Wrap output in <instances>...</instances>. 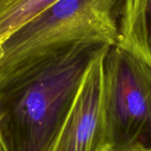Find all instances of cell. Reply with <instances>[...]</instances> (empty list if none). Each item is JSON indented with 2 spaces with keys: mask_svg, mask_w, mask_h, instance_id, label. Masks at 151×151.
Segmentation results:
<instances>
[{
  "mask_svg": "<svg viewBox=\"0 0 151 151\" xmlns=\"http://www.w3.org/2000/svg\"><path fill=\"white\" fill-rule=\"evenodd\" d=\"M58 0H19L0 12V43L12 32Z\"/></svg>",
  "mask_w": 151,
  "mask_h": 151,
  "instance_id": "5b68a950",
  "label": "cell"
},
{
  "mask_svg": "<svg viewBox=\"0 0 151 151\" xmlns=\"http://www.w3.org/2000/svg\"><path fill=\"white\" fill-rule=\"evenodd\" d=\"M151 65V0H126L119 44Z\"/></svg>",
  "mask_w": 151,
  "mask_h": 151,
  "instance_id": "277c9868",
  "label": "cell"
},
{
  "mask_svg": "<svg viewBox=\"0 0 151 151\" xmlns=\"http://www.w3.org/2000/svg\"><path fill=\"white\" fill-rule=\"evenodd\" d=\"M19 0H0V12L8 9L12 5L18 3Z\"/></svg>",
  "mask_w": 151,
  "mask_h": 151,
  "instance_id": "52a82bcc",
  "label": "cell"
},
{
  "mask_svg": "<svg viewBox=\"0 0 151 151\" xmlns=\"http://www.w3.org/2000/svg\"><path fill=\"white\" fill-rule=\"evenodd\" d=\"M111 44L71 42L36 65L0 81L3 151H51L93 62Z\"/></svg>",
  "mask_w": 151,
  "mask_h": 151,
  "instance_id": "6da1fadb",
  "label": "cell"
},
{
  "mask_svg": "<svg viewBox=\"0 0 151 151\" xmlns=\"http://www.w3.org/2000/svg\"><path fill=\"white\" fill-rule=\"evenodd\" d=\"M107 151H151V148L139 144V145L131 146V147H127V148H122V149L110 148Z\"/></svg>",
  "mask_w": 151,
  "mask_h": 151,
  "instance_id": "8992f818",
  "label": "cell"
},
{
  "mask_svg": "<svg viewBox=\"0 0 151 151\" xmlns=\"http://www.w3.org/2000/svg\"><path fill=\"white\" fill-rule=\"evenodd\" d=\"M0 151H3V150H2V148H1V146H0Z\"/></svg>",
  "mask_w": 151,
  "mask_h": 151,
  "instance_id": "9c48e42d",
  "label": "cell"
},
{
  "mask_svg": "<svg viewBox=\"0 0 151 151\" xmlns=\"http://www.w3.org/2000/svg\"><path fill=\"white\" fill-rule=\"evenodd\" d=\"M105 52L93 62L86 73L51 151H107L110 149L103 90Z\"/></svg>",
  "mask_w": 151,
  "mask_h": 151,
  "instance_id": "3957f363",
  "label": "cell"
},
{
  "mask_svg": "<svg viewBox=\"0 0 151 151\" xmlns=\"http://www.w3.org/2000/svg\"><path fill=\"white\" fill-rule=\"evenodd\" d=\"M103 90L110 148H151V65L111 45L103 59Z\"/></svg>",
  "mask_w": 151,
  "mask_h": 151,
  "instance_id": "7a4b0ae2",
  "label": "cell"
},
{
  "mask_svg": "<svg viewBox=\"0 0 151 151\" xmlns=\"http://www.w3.org/2000/svg\"><path fill=\"white\" fill-rule=\"evenodd\" d=\"M3 54H4V52H3V49H2L1 44H0V60H1V58H2V57H3Z\"/></svg>",
  "mask_w": 151,
  "mask_h": 151,
  "instance_id": "ba28073f",
  "label": "cell"
}]
</instances>
